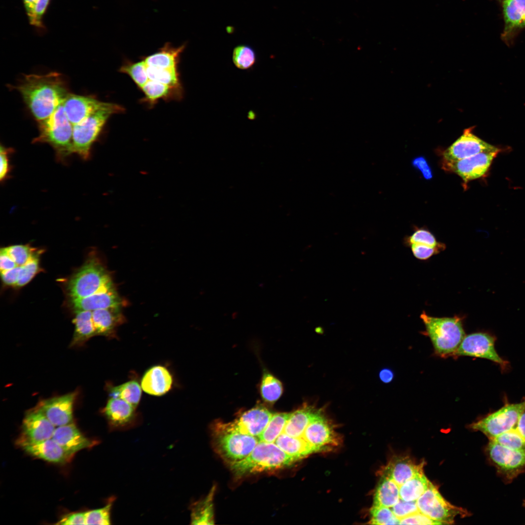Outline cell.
<instances>
[{
  "label": "cell",
  "mask_w": 525,
  "mask_h": 525,
  "mask_svg": "<svg viewBox=\"0 0 525 525\" xmlns=\"http://www.w3.org/2000/svg\"><path fill=\"white\" fill-rule=\"evenodd\" d=\"M14 88L37 122L52 114L70 93L62 75L56 72L25 75Z\"/></svg>",
  "instance_id": "6da1fadb"
},
{
  "label": "cell",
  "mask_w": 525,
  "mask_h": 525,
  "mask_svg": "<svg viewBox=\"0 0 525 525\" xmlns=\"http://www.w3.org/2000/svg\"><path fill=\"white\" fill-rule=\"evenodd\" d=\"M436 355L446 358L453 356L465 336L462 319L458 316L438 317L423 311L420 315Z\"/></svg>",
  "instance_id": "7a4b0ae2"
},
{
  "label": "cell",
  "mask_w": 525,
  "mask_h": 525,
  "mask_svg": "<svg viewBox=\"0 0 525 525\" xmlns=\"http://www.w3.org/2000/svg\"><path fill=\"white\" fill-rule=\"evenodd\" d=\"M298 459L289 455L274 442L259 441L244 459L230 463L237 476L272 471L288 467Z\"/></svg>",
  "instance_id": "3957f363"
},
{
  "label": "cell",
  "mask_w": 525,
  "mask_h": 525,
  "mask_svg": "<svg viewBox=\"0 0 525 525\" xmlns=\"http://www.w3.org/2000/svg\"><path fill=\"white\" fill-rule=\"evenodd\" d=\"M122 106L108 102L96 111L73 125L72 153L84 159L88 158L91 146L101 133L109 118L113 114L124 111Z\"/></svg>",
  "instance_id": "277c9868"
},
{
  "label": "cell",
  "mask_w": 525,
  "mask_h": 525,
  "mask_svg": "<svg viewBox=\"0 0 525 525\" xmlns=\"http://www.w3.org/2000/svg\"><path fill=\"white\" fill-rule=\"evenodd\" d=\"M37 123L39 134L33 142L50 144L60 160L72 154L73 125L65 113L63 104L49 117Z\"/></svg>",
  "instance_id": "5b68a950"
},
{
  "label": "cell",
  "mask_w": 525,
  "mask_h": 525,
  "mask_svg": "<svg viewBox=\"0 0 525 525\" xmlns=\"http://www.w3.org/2000/svg\"><path fill=\"white\" fill-rule=\"evenodd\" d=\"M113 286L108 273L100 262L92 258L73 275L67 285L70 299L92 295Z\"/></svg>",
  "instance_id": "8992f818"
},
{
  "label": "cell",
  "mask_w": 525,
  "mask_h": 525,
  "mask_svg": "<svg viewBox=\"0 0 525 525\" xmlns=\"http://www.w3.org/2000/svg\"><path fill=\"white\" fill-rule=\"evenodd\" d=\"M525 407V399L519 403L506 404L498 410L472 423L470 427L480 431L489 440L516 427L519 417Z\"/></svg>",
  "instance_id": "52a82bcc"
},
{
  "label": "cell",
  "mask_w": 525,
  "mask_h": 525,
  "mask_svg": "<svg viewBox=\"0 0 525 525\" xmlns=\"http://www.w3.org/2000/svg\"><path fill=\"white\" fill-rule=\"evenodd\" d=\"M416 502L419 511L442 524H452L457 516L468 514L466 510L446 501L431 482Z\"/></svg>",
  "instance_id": "ba28073f"
},
{
  "label": "cell",
  "mask_w": 525,
  "mask_h": 525,
  "mask_svg": "<svg viewBox=\"0 0 525 525\" xmlns=\"http://www.w3.org/2000/svg\"><path fill=\"white\" fill-rule=\"evenodd\" d=\"M259 442L258 437L229 430L221 425L215 438L217 451L230 463L247 456Z\"/></svg>",
  "instance_id": "9c48e42d"
},
{
  "label": "cell",
  "mask_w": 525,
  "mask_h": 525,
  "mask_svg": "<svg viewBox=\"0 0 525 525\" xmlns=\"http://www.w3.org/2000/svg\"><path fill=\"white\" fill-rule=\"evenodd\" d=\"M486 452L498 474L508 482L525 471V451L510 449L489 440Z\"/></svg>",
  "instance_id": "30bf717a"
},
{
  "label": "cell",
  "mask_w": 525,
  "mask_h": 525,
  "mask_svg": "<svg viewBox=\"0 0 525 525\" xmlns=\"http://www.w3.org/2000/svg\"><path fill=\"white\" fill-rule=\"evenodd\" d=\"M494 336L485 332H477L465 335L454 357L467 356L485 358L499 364L505 369L508 362L496 352Z\"/></svg>",
  "instance_id": "8fae6325"
},
{
  "label": "cell",
  "mask_w": 525,
  "mask_h": 525,
  "mask_svg": "<svg viewBox=\"0 0 525 525\" xmlns=\"http://www.w3.org/2000/svg\"><path fill=\"white\" fill-rule=\"evenodd\" d=\"M499 150L497 147L455 161L443 160L442 167L454 172L467 183L485 174Z\"/></svg>",
  "instance_id": "7c38bea8"
},
{
  "label": "cell",
  "mask_w": 525,
  "mask_h": 525,
  "mask_svg": "<svg viewBox=\"0 0 525 525\" xmlns=\"http://www.w3.org/2000/svg\"><path fill=\"white\" fill-rule=\"evenodd\" d=\"M55 428L35 407L26 412L22 421L21 434L16 443L19 446L52 438Z\"/></svg>",
  "instance_id": "4fadbf2b"
},
{
  "label": "cell",
  "mask_w": 525,
  "mask_h": 525,
  "mask_svg": "<svg viewBox=\"0 0 525 525\" xmlns=\"http://www.w3.org/2000/svg\"><path fill=\"white\" fill-rule=\"evenodd\" d=\"M77 392L40 401L36 405L56 427L73 422V405Z\"/></svg>",
  "instance_id": "5bb4252c"
},
{
  "label": "cell",
  "mask_w": 525,
  "mask_h": 525,
  "mask_svg": "<svg viewBox=\"0 0 525 525\" xmlns=\"http://www.w3.org/2000/svg\"><path fill=\"white\" fill-rule=\"evenodd\" d=\"M302 437L317 452L338 444L337 436L321 411L309 423Z\"/></svg>",
  "instance_id": "9a60e30c"
},
{
  "label": "cell",
  "mask_w": 525,
  "mask_h": 525,
  "mask_svg": "<svg viewBox=\"0 0 525 525\" xmlns=\"http://www.w3.org/2000/svg\"><path fill=\"white\" fill-rule=\"evenodd\" d=\"M273 414L262 406H256L244 413L234 421L221 425L226 429L258 437L269 423Z\"/></svg>",
  "instance_id": "2e32d148"
},
{
  "label": "cell",
  "mask_w": 525,
  "mask_h": 525,
  "mask_svg": "<svg viewBox=\"0 0 525 525\" xmlns=\"http://www.w3.org/2000/svg\"><path fill=\"white\" fill-rule=\"evenodd\" d=\"M495 147L482 140L466 129L463 135L443 152V160L455 161L464 159Z\"/></svg>",
  "instance_id": "e0dca14e"
},
{
  "label": "cell",
  "mask_w": 525,
  "mask_h": 525,
  "mask_svg": "<svg viewBox=\"0 0 525 525\" xmlns=\"http://www.w3.org/2000/svg\"><path fill=\"white\" fill-rule=\"evenodd\" d=\"M96 98L69 93L63 103L65 113L72 125L87 118L104 104Z\"/></svg>",
  "instance_id": "ac0fdd59"
},
{
  "label": "cell",
  "mask_w": 525,
  "mask_h": 525,
  "mask_svg": "<svg viewBox=\"0 0 525 525\" xmlns=\"http://www.w3.org/2000/svg\"><path fill=\"white\" fill-rule=\"evenodd\" d=\"M52 438L73 455L77 452L92 447L98 443L83 435L74 422L56 427Z\"/></svg>",
  "instance_id": "d6986e66"
},
{
  "label": "cell",
  "mask_w": 525,
  "mask_h": 525,
  "mask_svg": "<svg viewBox=\"0 0 525 525\" xmlns=\"http://www.w3.org/2000/svg\"><path fill=\"white\" fill-rule=\"evenodd\" d=\"M19 446L32 456L54 463L69 462L73 456L52 438L37 442L24 443Z\"/></svg>",
  "instance_id": "ffe728a7"
},
{
  "label": "cell",
  "mask_w": 525,
  "mask_h": 525,
  "mask_svg": "<svg viewBox=\"0 0 525 525\" xmlns=\"http://www.w3.org/2000/svg\"><path fill=\"white\" fill-rule=\"evenodd\" d=\"M135 409L121 398L111 397L103 413L112 429L123 430L133 425L135 419Z\"/></svg>",
  "instance_id": "44dd1931"
},
{
  "label": "cell",
  "mask_w": 525,
  "mask_h": 525,
  "mask_svg": "<svg viewBox=\"0 0 525 525\" xmlns=\"http://www.w3.org/2000/svg\"><path fill=\"white\" fill-rule=\"evenodd\" d=\"M70 304L75 312L93 311L111 307H120L122 301L113 286L89 296L70 299Z\"/></svg>",
  "instance_id": "7402d4cb"
},
{
  "label": "cell",
  "mask_w": 525,
  "mask_h": 525,
  "mask_svg": "<svg viewBox=\"0 0 525 525\" xmlns=\"http://www.w3.org/2000/svg\"><path fill=\"white\" fill-rule=\"evenodd\" d=\"M505 27L502 39L509 43L518 31L525 27V0L503 1Z\"/></svg>",
  "instance_id": "603a6c76"
},
{
  "label": "cell",
  "mask_w": 525,
  "mask_h": 525,
  "mask_svg": "<svg viewBox=\"0 0 525 525\" xmlns=\"http://www.w3.org/2000/svg\"><path fill=\"white\" fill-rule=\"evenodd\" d=\"M424 463L423 461L417 464L408 456H395L384 467L382 474L390 477L400 486L423 471Z\"/></svg>",
  "instance_id": "cb8c5ba5"
},
{
  "label": "cell",
  "mask_w": 525,
  "mask_h": 525,
  "mask_svg": "<svg viewBox=\"0 0 525 525\" xmlns=\"http://www.w3.org/2000/svg\"><path fill=\"white\" fill-rule=\"evenodd\" d=\"M172 375L164 367L155 366L151 367L143 375L141 387L146 393L154 396H161L171 388Z\"/></svg>",
  "instance_id": "d4e9b609"
},
{
  "label": "cell",
  "mask_w": 525,
  "mask_h": 525,
  "mask_svg": "<svg viewBox=\"0 0 525 525\" xmlns=\"http://www.w3.org/2000/svg\"><path fill=\"white\" fill-rule=\"evenodd\" d=\"M92 314L96 335L113 336L117 327L123 322L120 307L96 310Z\"/></svg>",
  "instance_id": "484cf974"
},
{
  "label": "cell",
  "mask_w": 525,
  "mask_h": 525,
  "mask_svg": "<svg viewBox=\"0 0 525 525\" xmlns=\"http://www.w3.org/2000/svg\"><path fill=\"white\" fill-rule=\"evenodd\" d=\"M186 44L175 47L170 43H166L159 51L143 59L148 67L158 68H177L181 54Z\"/></svg>",
  "instance_id": "4316f807"
},
{
  "label": "cell",
  "mask_w": 525,
  "mask_h": 525,
  "mask_svg": "<svg viewBox=\"0 0 525 525\" xmlns=\"http://www.w3.org/2000/svg\"><path fill=\"white\" fill-rule=\"evenodd\" d=\"M320 411L308 404L303 405L291 413L282 433L295 438L302 437L309 423Z\"/></svg>",
  "instance_id": "83f0119b"
},
{
  "label": "cell",
  "mask_w": 525,
  "mask_h": 525,
  "mask_svg": "<svg viewBox=\"0 0 525 525\" xmlns=\"http://www.w3.org/2000/svg\"><path fill=\"white\" fill-rule=\"evenodd\" d=\"M73 323L74 331L70 347L81 346L96 334L91 311L75 312Z\"/></svg>",
  "instance_id": "f1b7e54d"
},
{
  "label": "cell",
  "mask_w": 525,
  "mask_h": 525,
  "mask_svg": "<svg viewBox=\"0 0 525 525\" xmlns=\"http://www.w3.org/2000/svg\"><path fill=\"white\" fill-rule=\"evenodd\" d=\"M140 89L144 94L143 102L150 105H155L159 99L179 100L183 95V90L150 79Z\"/></svg>",
  "instance_id": "f546056e"
},
{
  "label": "cell",
  "mask_w": 525,
  "mask_h": 525,
  "mask_svg": "<svg viewBox=\"0 0 525 525\" xmlns=\"http://www.w3.org/2000/svg\"><path fill=\"white\" fill-rule=\"evenodd\" d=\"M374 493L373 505L391 508L400 499V486L391 478L382 474Z\"/></svg>",
  "instance_id": "4dcf8cb0"
},
{
  "label": "cell",
  "mask_w": 525,
  "mask_h": 525,
  "mask_svg": "<svg viewBox=\"0 0 525 525\" xmlns=\"http://www.w3.org/2000/svg\"><path fill=\"white\" fill-rule=\"evenodd\" d=\"M281 450L298 460L317 452L316 449L302 438H295L282 433L275 442Z\"/></svg>",
  "instance_id": "1f68e13d"
},
{
  "label": "cell",
  "mask_w": 525,
  "mask_h": 525,
  "mask_svg": "<svg viewBox=\"0 0 525 525\" xmlns=\"http://www.w3.org/2000/svg\"><path fill=\"white\" fill-rule=\"evenodd\" d=\"M215 487L203 499L191 506L192 525H213L214 523L213 496Z\"/></svg>",
  "instance_id": "d6a6232c"
},
{
  "label": "cell",
  "mask_w": 525,
  "mask_h": 525,
  "mask_svg": "<svg viewBox=\"0 0 525 525\" xmlns=\"http://www.w3.org/2000/svg\"><path fill=\"white\" fill-rule=\"evenodd\" d=\"M430 481L423 471L400 486V499L405 501H416L427 490Z\"/></svg>",
  "instance_id": "836d02e7"
},
{
  "label": "cell",
  "mask_w": 525,
  "mask_h": 525,
  "mask_svg": "<svg viewBox=\"0 0 525 525\" xmlns=\"http://www.w3.org/2000/svg\"><path fill=\"white\" fill-rule=\"evenodd\" d=\"M51 0H23L29 23L39 31L46 28L43 19Z\"/></svg>",
  "instance_id": "e575fe53"
},
{
  "label": "cell",
  "mask_w": 525,
  "mask_h": 525,
  "mask_svg": "<svg viewBox=\"0 0 525 525\" xmlns=\"http://www.w3.org/2000/svg\"><path fill=\"white\" fill-rule=\"evenodd\" d=\"M109 392L111 397L121 398L136 408L140 400L141 389L138 382L130 381L111 387Z\"/></svg>",
  "instance_id": "d590c367"
},
{
  "label": "cell",
  "mask_w": 525,
  "mask_h": 525,
  "mask_svg": "<svg viewBox=\"0 0 525 525\" xmlns=\"http://www.w3.org/2000/svg\"><path fill=\"white\" fill-rule=\"evenodd\" d=\"M291 414V413L273 414L267 425L258 437L259 441L275 442L278 437L282 433Z\"/></svg>",
  "instance_id": "8d00e7d4"
},
{
  "label": "cell",
  "mask_w": 525,
  "mask_h": 525,
  "mask_svg": "<svg viewBox=\"0 0 525 525\" xmlns=\"http://www.w3.org/2000/svg\"><path fill=\"white\" fill-rule=\"evenodd\" d=\"M147 72L150 80L183 90L177 68L162 69L147 66Z\"/></svg>",
  "instance_id": "74e56055"
},
{
  "label": "cell",
  "mask_w": 525,
  "mask_h": 525,
  "mask_svg": "<svg viewBox=\"0 0 525 525\" xmlns=\"http://www.w3.org/2000/svg\"><path fill=\"white\" fill-rule=\"evenodd\" d=\"M283 387L280 382L268 372H264L261 385L262 398L268 402H274L281 396Z\"/></svg>",
  "instance_id": "f35d334b"
},
{
  "label": "cell",
  "mask_w": 525,
  "mask_h": 525,
  "mask_svg": "<svg viewBox=\"0 0 525 525\" xmlns=\"http://www.w3.org/2000/svg\"><path fill=\"white\" fill-rule=\"evenodd\" d=\"M119 70L120 72L127 74L140 88L149 80L147 66L143 59L137 62L127 61Z\"/></svg>",
  "instance_id": "ab89813d"
},
{
  "label": "cell",
  "mask_w": 525,
  "mask_h": 525,
  "mask_svg": "<svg viewBox=\"0 0 525 525\" xmlns=\"http://www.w3.org/2000/svg\"><path fill=\"white\" fill-rule=\"evenodd\" d=\"M256 54L253 49L246 45H240L233 51L232 61L234 65L241 70H248L256 62Z\"/></svg>",
  "instance_id": "60d3db41"
},
{
  "label": "cell",
  "mask_w": 525,
  "mask_h": 525,
  "mask_svg": "<svg viewBox=\"0 0 525 525\" xmlns=\"http://www.w3.org/2000/svg\"><path fill=\"white\" fill-rule=\"evenodd\" d=\"M115 499V497L112 496L104 507L86 512V525L111 524V510Z\"/></svg>",
  "instance_id": "b9f144b4"
},
{
  "label": "cell",
  "mask_w": 525,
  "mask_h": 525,
  "mask_svg": "<svg viewBox=\"0 0 525 525\" xmlns=\"http://www.w3.org/2000/svg\"><path fill=\"white\" fill-rule=\"evenodd\" d=\"M489 440H492L510 449L525 451V440L519 433L516 427Z\"/></svg>",
  "instance_id": "7bdbcfd3"
},
{
  "label": "cell",
  "mask_w": 525,
  "mask_h": 525,
  "mask_svg": "<svg viewBox=\"0 0 525 525\" xmlns=\"http://www.w3.org/2000/svg\"><path fill=\"white\" fill-rule=\"evenodd\" d=\"M371 519L369 524L372 525H398L400 520L398 518L390 508L373 506L370 510Z\"/></svg>",
  "instance_id": "ee69618b"
},
{
  "label": "cell",
  "mask_w": 525,
  "mask_h": 525,
  "mask_svg": "<svg viewBox=\"0 0 525 525\" xmlns=\"http://www.w3.org/2000/svg\"><path fill=\"white\" fill-rule=\"evenodd\" d=\"M4 248L18 266L24 265L39 252L27 245H13Z\"/></svg>",
  "instance_id": "f6af8a7d"
},
{
  "label": "cell",
  "mask_w": 525,
  "mask_h": 525,
  "mask_svg": "<svg viewBox=\"0 0 525 525\" xmlns=\"http://www.w3.org/2000/svg\"><path fill=\"white\" fill-rule=\"evenodd\" d=\"M40 252L33 257L27 263L21 266L19 278L15 287H21L28 283L35 277L39 269Z\"/></svg>",
  "instance_id": "bcb514c9"
},
{
  "label": "cell",
  "mask_w": 525,
  "mask_h": 525,
  "mask_svg": "<svg viewBox=\"0 0 525 525\" xmlns=\"http://www.w3.org/2000/svg\"><path fill=\"white\" fill-rule=\"evenodd\" d=\"M406 245H410L413 244H419L433 247L445 246L440 242H438L435 237L429 231L425 229H417L405 241Z\"/></svg>",
  "instance_id": "7dc6e473"
},
{
  "label": "cell",
  "mask_w": 525,
  "mask_h": 525,
  "mask_svg": "<svg viewBox=\"0 0 525 525\" xmlns=\"http://www.w3.org/2000/svg\"><path fill=\"white\" fill-rule=\"evenodd\" d=\"M410 246L413 255L420 260H426L445 249V246L433 247L419 244H413Z\"/></svg>",
  "instance_id": "c3c4849f"
},
{
  "label": "cell",
  "mask_w": 525,
  "mask_h": 525,
  "mask_svg": "<svg viewBox=\"0 0 525 525\" xmlns=\"http://www.w3.org/2000/svg\"><path fill=\"white\" fill-rule=\"evenodd\" d=\"M390 508L400 520L419 511L416 501H405L401 499Z\"/></svg>",
  "instance_id": "681fc988"
},
{
  "label": "cell",
  "mask_w": 525,
  "mask_h": 525,
  "mask_svg": "<svg viewBox=\"0 0 525 525\" xmlns=\"http://www.w3.org/2000/svg\"><path fill=\"white\" fill-rule=\"evenodd\" d=\"M401 525H442L420 511L411 514L400 520Z\"/></svg>",
  "instance_id": "f907efd6"
},
{
  "label": "cell",
  "mask_w": 525,
  "mask_h": 525,
  "mask_svg": "<svg viewBox=\"0 0 525 525\" xmlns=\"http://www.w3.org/2000/svg\"><path fill=\"white\" fill-rule=\"evenodd\" d=\"M56 524L65 525H86V512H77L63 516Z\"/></svg>",
  "instance_id": "816d5d0a"
},
{
  "label": "cell",
  "mask_w": 525,
  "mask_h": 525,
  "mask_svg": "<svg viewBox=\"0 0 525 525\" xmlns=\"http://www.w3.org/2000/svg\"><path fill=\"white\" fill-rule=\"evenodd\" d=\"M21 266L3 271H1V278L3 283L6 285L15 286L17 283Z\"/></svg>",
  "instance_id": "f5cc1de1"
},
{
  "label": "cell",
  "mask_w": 525,
  "mask_h": 525,
  "mask_svg": "<svg viewBox=\"0 0 525 525\" xmlns=\"http://www.w3.org/2000/svg\"><path fill=\"white\" fill-rule=\"evenodd\" d=\"M2 146H0V179L2 181L7 176L9 171V165L8 154L10 151Z\"/></svg>",
  "instance_id": "db71d44e"
},
{
  "label": "cell",
  "mask_w": 525,
  "mask_h": 525,
  "mask_svg": "<svg viewBox=\"0 0 525 525\" xmlns=\"http://www.w3.org/2000/svg\"><path fill=\"white\" fill-rule=\"evenodd\" d=\"M17 266L16 262L7 254L4 248H1L0 252V272L14 268Z\"/></svg>",
  "instance_id": "11a10c76"
},
{
  "label": "cell",
  "mask_w": 525,
  "mask_h": 525,
  "mask_svg": "<svg viewBox=\"0 0 525 525\" xmlns=\"http://www.w3.org/2000/svg\"><path fill=\"white\" fill-rule=\"evenodd\" d=\"M413 164L421 172L425 179H429L432 177L431 170L424 158L419 157L415 158L413 161Z\"/></svg>",
  "instance_id": "9f6ffc18"
},
{
  "label": "cell",
  "mask_w": 525,
  "mask_h": 525,
  "mask_svg": "<svg viewBox=\"0 0 525 525\" xmlns=\"http://www.w3.org/2000/svg\"><path fill=\"white\" fill-rule=\"evenodd\" d=\"M516 427L519 433L525 440V407L519 417Z\"/></svg>",
  "instance_id": "6f0895ef"
},
{
  "label": "cell",
  "mask_w": 525,
  "mask_h": 525,
  "mask_svg": "<svg viewBox=\"0 0 525 525\" xmlns=\"http://www.w3.org/2000/svg\"><path fill=\"white\" fill-rule=\"evenodd\" d=\"M393 376L392 371L388 368L383 369L379 373L381 380L385 383L390 382L393 380Z\"/></svg>",
  "instance_id": "680465c9"
},
{
  "label": "cell",
  "mask_w": 525,
  "mask_h": 525,
  "mask_svg": "<svg viewBox=\"0 0 525 525\" xmlns=\"http://www.w3.org/2000/svg\"><path fill=\"white\" fill-rule=\"evenodd\" d=\"M524 506L525 507V501H524Z\"/></svg>",
  "instance_id": "91938a15"
},
{
  "label": "cell",
  "mask_w": 525,
  "mask_h": 525,
  "mask_svg": "<svg viewBox=\"0 0 525 525\" xmlns=\"http://www.w3.org/2000/svg\"><path fill=\"white\" fill-rule=\"evenodd\" d=\"M502 0L503 1L504 0Z\"/></svg>",
  "instance_id": "94428289"
}]
</instances>
